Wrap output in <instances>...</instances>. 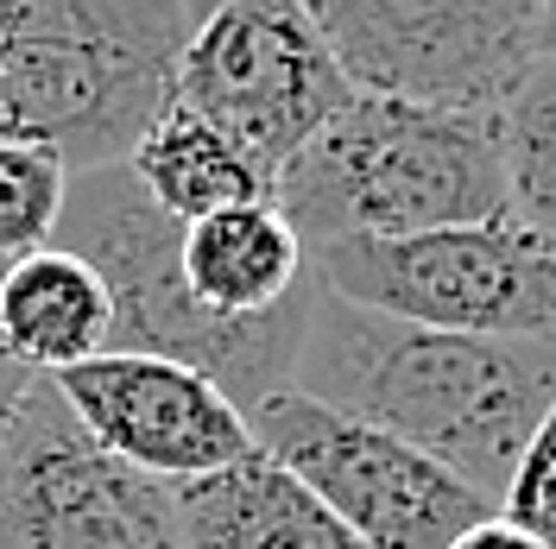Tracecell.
I'll return each mask as SVG.
<instances>
[{
    "label": "cell",
    "instance_id": "obj_1",
    "mask_svg": "<svg viewBox=\"0 0 556 549\" xmlns=\"http://www.w3.org/2000/svg\"><path fill=\"white\" fill-rule=\"evenodd\" d=\"M291 392L412 443L506 506L538 430L556 411V342L417 329L323 291Z\"/></svg>",
    "mask_w": 556,
    "mask_h": 549
},
{
    "label": "cell",
    "instance_id": "obj_2",
    "mask_svg": "<svg viewBox=\"0 0 556 549\" xmlns=\"http://www.w3.org/2000/svg\"><path fill=\"white\" fill-rule=\"evenodd\" d=\"M278 215L304 246L392 241L506 215L493 114L354 95L278 171Z\"/></svg>",
    "mask_w": 556,
    "mask_h": 549
},
{
    "label": "cell",
    "instance_id": "obj_3",
    "mask_svg": "<svg viewBox=\"0 0 556 549\" xmlns=\"http://www.w3.org/2000/svg\"><path fill=\"white\" fill-rule=\"evenodd\" d=\"M51 246L76 253L89 272L102 278L108 304H114V347L121 354H159L190 373L215 379L241 411L266 405L273 392H291L298 347L311 335L316 278L311 297L278 309L266 322H222L208 316L190 284H184V221L146 196L134 165H96V171H70V203Z\"/></svg>",
    "mask_w": 556,
    "mask_h": 549
},
{
    "label": "cell",
    "instance_id": "obj_4",
    "mask_svg": "<svg viewBox=\"0 0 556 549\" xmlns=\"http://www.w3.org/2000/svg\"><path fill=\"white\" fill-rule=\"evenodd\" d=\"M311 272L323 291L417 329L556 342V253L513 215L392 241H329L311 246Z\"/></svg>",
    "mask_w": 556,
    "mask_h": 549
},
{
    "label": "cell",
    "instance_id": "obj_5",
    "mask_svg": "<svg viewBox=\"0 0 556 549\" xmlns=\"http://www.w3.org/2000/svg\"><path fill=\"white\" fill-rule=\"evenodd\" d=\"M0 549H190L177 486L108 455L51 379L0 423Z\"/></svg>",
    "mask_w": 556,
    "mask_h": 549
},
{
    "label": "cell",
    "instance_id": "obj_6",
    "mask_svg": "<svg viewBox=\"0 0 556 549\" xmlns=\"http://www.w3.org/2000/svg\"><path fill=\"white\" fill-rule=\"evenodd\" d=\"M361 89L342 76L298 0H235L190 26L177 51L172 102L203 114L273 177L311 145Z\"/></svg>",
    "mask_w": 556,
    "mask_h": 549
},
{
    "label": "cell",
    "instance_id": "obj_7",
    "mask_svg": "<svg viewBox=\"0 0 556 549\" xmlns=\"http://www.w3.org/2000/svg\"><path fill=\"white\" fill-rule=\"evenodd\" d=\"M361 95L500 114L538 64V0H298Z\"/></svg>",
    "mask_w": 556,
    "mask_h": 549
},
{
    "label": "cell",
    "instance_id": "obj_8",
    "mask_svg": "<svg viewBox=\"0 0 556 549\" xmlns=\"http://www.w3.org/2000/svg\"><path fill=\"white\" fill-rule=\"evenodd\" d=\"M247 423L253 448L298 474L367 549H455L475 524L500 512L443 461L304 392H273L247 411Z\"/></svg>",
    "mask_w": 556,
    "mask_h": 549
},
{
    "label": "cell",
    "instance_id": "obj_9",
    "mask_svg": "<svg viewBox=\"0 0 556 549\" xmlns=\"http://www.w3.org/2000/svg\"><path fill=\"white\" fill-rule=\"evenodd\" d=\"M51 385L64 392V405L83 417V430L108 455H121L127 468L165 486H190L253 455V423L241 405L215 379L159 354L108 347L96 360L58 373Z\"/></svg>",
    "mask_w": 556,
    "mask_h": 549
},
{
    "label": "cell",
    "instance_id": "obj_10",
    "mask_svg": "<svg viewBox=\"0 0 556 549\" xmlns=\"http://www.w3.org/2000/svg\"><path fill=\"white\" fill-rule=\"evenodd\" d=\"M184 284L222 322H266L311 297L316 272L278 203H241L184 228Z\"/></svg>",
    "mask_w": 556,
    "mask_h": 549
},
{
    "label": "cell",
    "instance_id": "obj_11",
    "mask_svg": "<svg viewBox=\"0 0 556 549\" xmlns=\"http://www.w3.org/2000/svg\"><path fill=\"white\" fill-rule=\"evenodd\" d=\"M177 518L190 549H367L311 486L260 448L222 474L177 486Z\"/></svg>",
    "mask_w": 556,
    "mask_h": 549
},
{
    "label": "cell",
    "instance_id": "obj_12",
    "mask_svg": "<svg viewBox=\"0 0 556 549\" xmlns=\"http://www.w3.org/2000/svg\"><path fill=\"white\" fill-rule=\"evenodd\" d=\"M0 342L38 379H58L114 347V304L102 278L64 246L0 266Z\"/></svg>",
    "mask_w": 556,
    "mask_h": 549
},
{
    "label": "cell",
    "instance_id": "obj_13",
    "mask_svg": "<svg viewBox=\"0 0 556 549\" xmlns=\"http://www.w3.org/2000/svg\"><path fill=\"white\" fill-rule=\"evenodd\" d=\"M127 165L146 183V196L165 215H177L184 228L203 221V215H222V208L273 203V177L222 127H208L203 114H190L184 102H165V114L139 133Z\"/></svg>",
    "mask_w": 556,
    "mask_h": 549
},
{
    "label": "cell",
    "instance_id": "obj_14",
    "mask_svg": "<svg viewBox=\"0 0 556 549\" xmlns=\"http://www.w3.org/2000/svg\"><path fill=\"white\" fill-rule=\"evenodd\" d=\"M506 215L556 253V58H538L493 114Z\"/></svg>",
    "mask_w": 556,
    "mask_h": 549
},
{
    "label": "cell",
    "instance_id": "obj_15",
    "mask_svg": "<svg viewBox=\"0 0 556 549\" xmlns=\"http://www.w3.org/2000/svg\"><path fill=\"white\" fill-rule=\"evenodd\" d=\"M70 203V165L51 145L0 139V266L51 246Z\"/></svg>",
    "mask_w": 556,
    "mask_h": 549
},
{
    "label": "cell",
    "instance_id": "obj_16",
    "mask_svg": "<svg viewBox=\"0 0 556 549\" xmlns=\"http://www.w3.org/2000/svg\"><path fill=\"white\" fill-rule=\"evenodd\" d=\"M58 13H64V0H0V139H20L26 69Z\"/></svg>",
    "mask_w": 556,
    "mask_h": 549
},
{
    "label": "cell",
    "instance_id": "obj_17",
    "mask_svg": "<svg viewBox=\"0 0 556 549\" xmlns=\"http://www.w3.org/2000/svg\"><path fill=\"white\" fill-rule=\"evenodd\" d=\"M455 549H544V544H538L525 524H513L506 512H493L486 524H475V531H468V537H462Z\"/></svg>",
    "mask_w": 556,
    "mask_h": 549
},
{
    "label": "cell",
    "instance_id": "obj_18",
    "mask_svg": "<svg viewBox=\"0 0 556 549\" xmlns=\"http://www.w3.org/2000/svg\"><path fill=\"white\" fill-rule=\"evenodd\" d=\"M33 379H38V373H26V367H20V360L7 354V342H0V423H7V411L20 405V392H26Z\"/></svg>",
    "mask_w": 556,
    "mask_h": 549
},
{
    "label": "cell",
    "instance_id": "obj_19",
    "mask_svg": "<svg viewBox=\"0 0 556 549\" xmlns=\"http://www.w3.org/2000/svg\"><path fill=\"white\" fill-rule=\"evenodd\" d=\"M538 58H556V0H538Z\"/></svg>",
    "mask_w": 556,
    "mask_h": 549
},
{
    "label": "cell",
    "instance_id": "obj_20",
    "mask_svg": "<svg viewBox=\"0 0 556 549\" xmlns=\"http://www.w3.org/2000/svg\"><path fill=\"white\" fill-rule=\"evenodd\" d=\"M184 7V26H203V20H215L222 7H235V0H177Z\"/></svg>",
    "mask_w": 556,
    "mask_h": 549
}]
</instances>
